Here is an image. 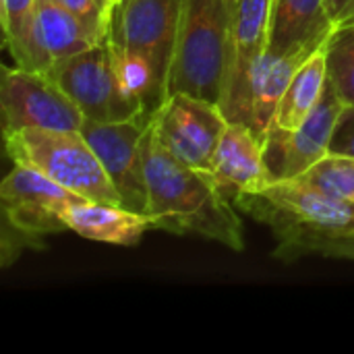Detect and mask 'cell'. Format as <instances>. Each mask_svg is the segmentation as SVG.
Segmentation results:
<instances>
[{"label": "cell", "mask_w": 354, "mask_h": 354, "mask_svg": "<svg viewBox=\"0 0 354 354\" xmlns=\"http://www.w3.org/2000/svg\"><path fill=\"white\" fill-rule=\"evenodd\" d=\"M228 118L214 102L191 93H170L151 116V129L164 147L183 164L212 172L214 156Z\"/></svg>", "instance_id": "8"}, {"label": "cell", "mask_w": 354, "mask_h": 354, "mask_svg": "<svg viewBox=\"0 0 354 354\" xmlns=\"http://www.w3.org/2000/svg\"><path fill=\"white\" fill-rule=\"evenodd\" d=\"M274 0H236L228 46L226 79L220 108L228 122L251 127L253 79L268 50L270 15Z\"/></svg>", "instance_id": "9"}, {"label": "cell", "mask_w": 354, "mask_h": 354, "mask_svg": "<svg viewBox=\"0 0 354 354\" xmlns=\"http://www.w3.org/2000/svg\"><path fill=\"white\" fill-rule=\"evenodd\" d=\"M97 2H100V6H102L110 17H112V8L116 6V2H118V0H97Z\"/></svg>", "instance_id": "25"}, {"label": "cell", "mask_w": 354, "mask_h": 354, "mask_svg": "<svg viewBox=\"0 0 354 354\" xmlns=\"http://www.w3.org/2000/svg\"><path fill=\"white\" fill-rule=\"evenodd\" d=\"M212 174L230 201L243 193H261L274 183L263 160V143L245 122L226 124Z\"/></svg>", "instance_id": "13"}, {"label": "cell", "mask_w": 354, "mask_h": 354, "mask_svg": "<svg viewBox=\"0 0 354 354\" xmlns=\"http://www.w3.org/2000/svg\"><path fill=\"white\" fill-rule=\"evenodd\" d=\"M330 153L354 158V106L346 104L338 116V122L332 133Z\"/></svg>", "instance_id": "23"}, {"label": "cell", "mask_w": 354, "mask_h": 354, "mask_svg": "<svg viewBox=\"0 0 354 354\" xmlns=\"http://www.w3.org/2000/svg\"><path fill=\"white\" fill-rule=\"evenodd\" d=\"M62 222L66 230H73L87 241L120 247L137 245L141 236L153 228L147 214L131 212L118 203H102L91 199L71 205L62 214Z\"/></svg>", "instance_id": "15"}, {"label": "cell", "mask_w": 354, "mask_h": 354, "mask_svg": "<svg viewBox=\"0 0 354 354\" xmlns=\"http://www.w3.org/2000/svg\"><path fill=\"white\" fill-rule=\"evenodd\" d=\"M147 127V118L122 122H95L85 118L81 127L83 137L118 191L122 207L139 214H147L149 201L143 156Z\"/></svg>", "instance_id": "11"}, {"label": "cell", "mask_w": 354, "mask_h": 354, "mask_svg": "<svg viewBox=\"0 0 354 354\" xmlns=\"http://www.w3.org/2000/svg\"><path fill=\"white\" fill-rule=\"evenodd\" d=\"M48 75L71 95L87 120L122 122L147 118L143 106L122 89L108 33L95 46L54 60Z\"/></svg>", "instance_id": "5"}, {"label": "cell", "mask_w": 354, "mask_h": 354, "mask_svg": "<svg viewBox=\"0 0 354 354\" xmlns=\"http://www.w3.org/2000/svg\"><path fill=\"white\" fill-rule=\"evenodd\" d=\"M147 216L153 228L172 234H195L232 251L245 249L239 209L222 193L212 172L176 160L156 137L151 120L145 133Z\"/></svg>", "instance_id": "1"}, {"label": "cell", "mask_w": 354, "mask_h": 354, "mask_svg": "<svg viewBox=\"0 0 354 354\" xmlns=\"http://www.w3.org/2000/svg\"><path fill=\"white\" fill-rule=\"evenodd\" d=\"M236 0H183L170 93H191L220 106Z\"/></svg>", "instance_id": "3"}, {"label": "cell", "mask_w": 354, "mask_h": 354, "mask_svg": "<svg viewBox=\"0 0 354 354\" xmlns=\"http://www.w3.org/2000/svg\"><path fill=\"white\" fill-rule=\"evenodd\" d=\"M66 10H71L95 37H106L110 29V15L100 6L97 0H58Z\"/></svg>", "instance_id": "22"}, {"label": "cell", "mask_w": 354, "mask_h": 354, "mask_svg": "<svg viewBox=\"0 0 354 354\" xmlns=\"http://www.w3.org/2000/svg\"><path fill=\"white\" fill-rule=\"evenodd\" d=\"M324 195L354 201V158L328 153L299 178H292Z\"/></svg>", "instance_id": "21"}, {"label": "cell", "mask_w": 354, "mask_h": 354, "mask_svg": "<svg viewBox=\"0 0 354 354\" xmlns=\"http://www.w3.org/2000/svg\"><path fill=\"white\" fill-rule=\"evenodd\" d=\"M313 52L317 50H303L282 58H270L263 54L253 79V110H251V129L261 139V143L266 141V135L274 124L278 104L284 91L288 89L295 73Z\"/></svg>", "instance_id": "16"}, {"label": "cell", "mask_w": 354, "mask_h": 354, "mask_svg": "<svg viewBox=\"0 0 354 354\" xmlns=\"http://www.w3.org/2000/svg\"><path fill=\"white\" fill-rule=\"evenodd\" d=\"M334 29L326 0H274L266 56L282 58L319 50Z\"/></svg>", "instance_id": "14"}, {"label": "cell", "mask_w": 354, "mask_h": 354, "mask_svg": "<svg viewBox=\"0 0 354 354\" xmlns=\"http://www.w3.org/2000/svg\"><path fill=\"white\" fill-rule=\"evenodd\" d=\"M118 2H122V0H118Z\"/></svg>", "instance_id": "26"}, {"label": "cell", "mask_w": 354, "mask_h": 354, "mask_svg": "<svg viewBox=\"0 0 354 354\" xmlns=\"http://www.w3.org/2000/svg\"><path fill=\"white\" fill-rule=\"evenodd\" d=\"M344 100L328 79L317 108L297 129L272 124L263 141V160L274 183L292 180L330 153V141Z\"/></svg>", "instance_id": "12"}, {"label": "cell", "mask_w": 354, "mask_h": 354, "mask_svg": "<svg viewBox=\"0 0 354 354\" xmlns=\"http://www.w3.org/2000/svg\"><path fill=\"white\" fill-rule=\"evenodd\" d=\"M2 29L17 66L41 73L50 71L52 58L41 41L37 0H2Z\"/></svg>", "instance_id": "17"}, {"label": "cell", "mask_w": 354, "mask_h": 354, "mask_svg": "<svg viewBox=\"0 0 354 354\" xmlns=\"http://www.w3.org/2000/svg\"><path fill=\"white\" fill-rule=\"evenodd\" d=\"M328 85V66H326V52L324 46L313 52L295 73L288 89L284 91L274 124L284 129H297L301 127L309 114L317 108L324 91Z\"/></svg>", "instance_id": "18"}, {"label": "cell", "mask_w": 354, "mask_h": 354, "mask_svg": "<svg viewBox=\"0 0 354 354\" xmlns=\"http://www.w3.org/2000/svg\"><path fill=\"white\" fill-rule=\"evenodd\" d=\"M328 79L344 100L354 106V23L340 25L324 44Z\"/></svg>", "instance_id": "20"}, {"label": "cell", "mask_w": 354, "mask_h": 354, "mask_svg": "<svg viewBox=\"0 0 354 354\" xmlns=\"http://www.w3.org/2000/svg\"><path fill=\"white\" fill-rule=\"evenodd\" d=\"M4 145L15 164L29 166L85 199L122 205L118 191L81 131L23 129L6 133Z\"/></svg>", "instance_id": "4"}, {"label": "cell", "mask_w": 354, "mask_h": 354, "mask_svg": "<svg viewBox=\"0 0 354 354\" xmlns=\"http://www.w3.org/2000/svg\"><path fill=\"white\" fill-rule=\"evenodd\" d=\"M83 199L46 174L21 164H15L0 185L6 226L31 245L35 239L66 230L62 214Z\"/></svg>", "instance_id": "10"}, {"label": "cell", "mask_w": 354, "mask_h": 354, "mask_svg": "<svg viewBox=\"0 0 354 354\" xmlns=\"http://www.w3.org/2000/svg\"><path fill=\"white\" fill-rule=\"evenodd\" d=\"M232 205L272 230L276 259H354V201L324 195L297 180H278L261 193L232 197Z\"/></svg>", "instance_id": "2"}, {"label": "cell", "mask_w": 354, "mask_h": 354, "mask_svg": "<svg viewBox=\"0 0 354 354\" xmlns=\"http://www.w3.org/2000/svg\"><path fill=\"white\" fill-rule=\"evenodd\" d=\"M37 23L44 48L52 62L83 52L100 41V37H95L58 0H37Z\"/></svg>", "instance_id": "19"}, {"label": "cell", "mask_w": 354, "mask_h": 354, "mask_svg": "<svg viewBox=\"0 0 354 354\" xmlns=\"http://www.w3.org/2000/svg\"><path fill=\"white\" fill-rule=\"evenodd\" d=\"M334 27L354 23V0H326Z\"/></svg>", "instance_id": "24"}, {"label": "cell", "mask_w": 354, "mask_h": 354, "mask_svg": "<svg viewBox=\"0 0 354 354\" xmlns=\"http://www.w3.org/2000/svg\"><path fill=\"white\" fill-rule=\"evenodd\" d=\"M180 4L183 0H122L116 2L110 17V39L149 68L162 102L168 97Z\"/></svg>", "instance_id": "6"}, {"label": "cell", "mask_w": 354, "mask_h": 354, "mask_svg": "<svg viewBox=\"0 0 354 354\" xmlns=\"http://www.w3.org/2000/svg\"><path fill=\"white\" fill-rule=\"evenodd\" d=\"M4 135L23 129L81 131L85 114L71 95L41 71L4 68L0 85Z\"/></svg>", "instance_id": "7"}]
</instances>
